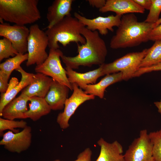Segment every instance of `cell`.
<instances>
[{
	"mask_svg": "<svg viewBox=\"0 0 161 161\" xmlns=\"http://www.w3.org/2000/svg\"><path fill=\"white\" fill-rule=\"evenodd\" d=\"M81 34L86 39L85 44L77 45L78 55L74 57L63 55L61 57L66 67L72 69L80 66L90 67L104 64L107 54V49L104 40L97 31H92L85 27Z\"/></svg>",
	"mask_w": 161,
	"mask_h": 161,
	"instance_id": "6da1fadb",
	"label": "cell"
},
{
	"mask_svg": "<svg viewBox=\"0 0 161 161\" xmlns=\"http://www.w3.org/2000/svg\"><path fill=\"white\" fill-rule=\"evenodd\" d=\"M111 38L110 47L114 49L136 47L149 41L154 24L139 22L133 13L122 16L120 25Z\"/></svg>",
	"mask_w": 161,
	"mask_h": 161,
	"instance_id": "7a4b0ae2",
	"label": "cell"
},
{
	"mask_svg": "<svg viewBox=\"0 0 161 161\" xmlns=\"http://www.w3.org/2000/svg\"><path fill=\"white\" fill-rule=\"evenodd\" d=\"M38 0H0V21L25 25L41 18Z\"/></svg>",
	"mask_w": 161,
	"mask_h": 161,
	"instance_id": "3957f363",
	"label": "cell"
},
{
	"mask_svg": "<svg viewBox=\"0 0 161 161\" xmlns=\"http://www.w3.org/2000/svg\"><path fill=\"white\" fill-rule=\"evenodd\" d=\"M85 27L75 17H65L45 32L49 40L48 47L50 49H58V42L64 47L72 42L85 44L86 39L81 33Z\"/></svg>",
	"mask_w": 161,
	"mask_h": 161,
	"instance_id": "277c9868",
	"label": "cell"
},
{
	"mask_svg": "<svg viewBox=\"0 0 161 161\" xmlns=\"http://www.w3.org/2000/svg\"><path fill=\"white\" fill-rule=\"evenodd\" d=\"M27 40L28 59L26 63L27 66L36 64L37 65L42 64L47 58L48 55L46 49L48 46L47 35L35 24L30 26Z\"/></svg>",
	"mask_w": 161,
	"mask_h": 161,
	"instance_id": "5b68a950",
	"label": "cell"
},
{
	"mask_svg": "<svg viewBox=\"0 0 161 161\" xmlns=\"http://www.w3.org/2000/svg\"><path fill=\"white\" fill-rule=\"evenodd\" d=\"M147 49L140 52H130L113 62L102 65L103 75L121 72L123 80H127L133 76L146 54Z\"/></svg>",
	"mask_w": 161,
	"mask_h": 161,
	"instance_id": "8992f818",
	"label": "cell"
},
{
	"mask_svg": "<svg viewBox=\"0 0 161 161\" xmlns=\"http://www.w3.org/2000/svg\"><path fill=\"white\" fill-rule=\"evenodd\" d=\"M63 55L59 49H50L47 58L42 64L37 65L35 70L37 73L51 77L54 80L67 86L72 90V84L69 81L66 70L61 64L60 58Z\"/></svg>",
	"mask_w": 161,
	"mask_h": 161,
	"instance_id": "52a82bcc",
	"label": "cell"
},
{
	"mask_svg": "<svg viewBox=\"0 0 161 161\" xmlns=\"http://www.w3.org/2000/svg\"><path fill=\"white\" fill-rule=\"evenodd\" d=\"M123 155L124 161H153L152 144L146 129L140 131Z\"/></svg>",
	"mask_w": 161,
	"mask_h": 161,
	"instance_id": "ba28073f",
	"label": "cell"
},
{
	"mask_svg": "<svg viewBox=\"0 0 161 161\" xmlns=\"http://www.w3.org/2000/svg\"><path fill=\"white\" fill-rule=\"evenodd\" d=\"M73 92L66 100L63 112L59 113L56 121L62 129H67L69 126V120L78 107L87 100H93L95 96L85 93L76 83L72 84Z\"/></svg>",
	"mask_w": 161,
	"mask_h": 161,
	"instance_id": "9c48e42d",
	"label": "cell"
},
{
	"mask_svg": "<svg viewBox=\"0 0 161 161\" xmlns=\"http://www.w3.org/2000/svg\"><path fill=\"white\" fill-rule=\"evenodd\" d=\"M29 32V29L25 25H11L4 23L0 24V36L9 40L19 53L24 54L27 51Z\"/></svg>",
	"mask_w": 161,
	"mask_h": 161,
	"instance_id": "30bf717a",
	"label": "cell"
},
{
	"mask_svg": "<svg viewBox=\"0 0 161 161\" xmlns=\"http://www.w3.org/2000/svg\"><path fill=\"white\" fill-rule=\"evenodd\" d=\"M31 127L27 126L17 133L8 131L4 133L0 145L10 152L20 153L27 150L32 142Z\"/></svg>",
	"mask_w": 161,
	"mask_h": 161,
	"instance_id": "8fae6325",
	"label": "cell"
},
{
	"mask_svg": "<svg viewBox=\"0 0 161 161\" xmlns=\"http://www.w3.org/2000/svg\"><path fill=\"white\" fill-rule=\"evenodd\" d=\"M74 17L82 23L87 29L92 31H97L102 35H106L108 30L113 32V27H118L120 24L122 16L116 15L107 17L99 16L93 19L87 18L75 12Z\"/></svg>",
	"mask_w": 161,
	"mask_h": 161,
	"instance_id": "7c38bea8",
	"label": "cell"
},
{
	"mask_svg": "<svg viewBox=\"0 0 161 161\" xmlns=\"http://www.w3.org/2000/svg\"><path fill=\"white\" fill-rule=\"evenodd\" d=\"M69 88L53 79L49 89L45 97L51 110H61L64 108Z\"/></svg>",
	"mask_w": 161,
	"mask_h": 161,
	"instance_id": "4fadbf2b",
	"label": "cell"
},
{
	"mask_svg": "<svg viewBox=\"0 0 161 161\" xmlns=\"http://www.w3.org/2000/svg\"><path fill=\"white\" fill-rule=\"evenodd\" d=\"M52 80V78L43 74H34L31 81L22 90L21 93L30 98L34 96L45 98Z\"/></svg>",
	"mask_w": 161,
	"mask_h": 161,
	"instance_id": "5bb4252c",
	"label": "cell"
},
{
	"mask_svg": "<svg viewBox=\"0 0 161 161\" xmlns=\"http://www.w3.org/2000/svg\"><path fill=\"white\" fill-rule=\"evenodd\" d=\"M99 11L102 13L112 12L116 15L122 16L131 13L143 14L145 10L134 0H107L104 6Z\"/></svg>",
	"mask_w": 161,
	"mask_h": 161,
	"instance_id": "9a60e30c",
	"label": "cell"
},
{
	"mask_svg": "<svg viewBox=\"0 0 161 161\" xmlns=\"http://www.w3.org/2000/svg\"><path fill=\"white\" fill-rule=\"evenodd\" d=\"M30 98L21 93L8 103L0 113L4 118L10 120L26 119L25 113L29 109L27 103Z\"/></svg>",
	"mask_w": 161,
	"mask_h": 161,
	"instance_id": "2e32d148",
	"label": "cell"
},
{
	"mask_svg": "<svg viewBox=\"0 0 161 161\" xmlns=\"http://www.w3.org/2000/svg\"><path fill=\"white\" fill-rule=\"evenodd\" d=\"M73 0H55L48 8L47 18L49 24L47 28L52 27L65 17L71 16Z\"/></svg>",
	"mask_w": 161,
	"mask_h": 161,
	"instance_id": "e0dca14e",
	"label": "cell"
},
{
	"mask_svg": "<svg viewBox=\"0 0 161 161\" xmlns=\"http://www.w3.org/2000/svg\"><path fill=\"white\" fill-rule=\"evenodd\" d=\"M97 143L100 150L96 161H124L123 147L117 140L109 143L101 138Z\"/></svg>",
	"mask_w": 161,
	"mask_h": 161,
	"instance_id": "ac0fdd59",
	"label": "cell"
},
{
	"mask_svg": "<svg viewBox=\"0 0 161 161\" xmlns=\"http://www.w3.org/2000/svg\"><path fill=\"white\" fill-rule=\"evenodd\" d=\"M65 69L70 83H76L80 88L86 85L95 84L98 78L103 75L102 65L95 69L84 73L77 72L68 67Z\"/></svg>",
	"mask_w": 161,
	"mask_h": 161,
	"instance_id": "d6986e66",
	"label": "cell"
},
{
	"mask_svg": "<svg viewBox=\"0 0 161 161\" xmlns=\"http://www.w3.org/2000/svg\"><path fill=\"white\" fill-rule=\"evenodd\" d=\"M122 80L123 73L120 72L107 75L98 83L86 85L80 88L84 90L86 94L97 96L102 99L104 97L105 90L108 86Z\"/></svg>",
	"mask_w": 161,
	"mask_h": 161,
	"instance_id": "ffe728a7",
	"label": "cell"
},
{
	"mask_svg": "<svg viewBox=\"0 0 161 161\" xmlns=\"http://www.w3.org/2000/svg\"><path fill=\"white\" fill-rule=\"evenodd\" d=\"M16 70L21 74V80L19 83L9 92L1 93L0 113L1 112L4 107L15 98L18 92L29 84L32 79L34 74L26 72L21 66Z\"/></svg>",
	"mask_w": 161,
	"mask_h": 161,
	"instance_id": "44dd1931",
	"label": "cell"
},
{
	"mask_svg": "<svg viewBox=\"0 0 161 161\" xmlns=\"http://www.w3.org/2000/svg\"><path fill=\"white\" fill-rule=\"evenodd\" d=\"M29 101V109L25 113L26 118L36 121L51 112V109L44 98L34 96L30 97Z\"/></svg>",
	"mask_w": 161,
	"mask_h": 161,
	"instance_id": "7402d4cb",
	"label": "cell"
},
{
	"mask_svg": "<svg viewBox=\"0 0 161 161\" xmlns=\"http://www.w3.org/2000/svg\"><path fill=\"white\" fill-rule=\"evenodd\" d=\"M161 62V39H160L155 41L153 45L147 49L146 54L140 64L139 68L150 66Z\"/></svg>",
	"mask_w": 161,
	"mask_h": 161,
	"instance_id": "603a6c76",
	"label": "cell"
},
{
	"mask_svg": "<svg viewBox=\"0 0 161 161\" xmlns=\"http://www.w3.org/2000/svg\"><path fill=\"white\" fill-rule=\"evenodd\" d=\"M28 53L24 54L18 53L15 56L9 58L0 64V70L10 76L14 70L18 68L22 63L28 60Z\"/></svg>",
	"mask_w": 161,
	"mask_h": 161,
	"instance_id": "cb8c5ba5",
	"label": "cell"
},
{
	"mask_svg": "<svg viewBox=\"0 0 161 161\" xmlns=\"http://www.w3.org/2000/svg\"><path fill=\"white\" fill-rule=\"evenodd\" d=\"M27 123L23 120L15 121L0 118V136L2 137L4 131L7 130H9L14 133L19 132L17 128H24L27 126Z\"/></svg>",
	"mask_w": 161,
	"mask_h": 161,
	"instance_id": "d4e9b609",
	"label": "cell"
},
{
	"mask_svg": "<svg viewBox=\"0 0 161 161\" xmlns=\"http://www.w3.org/2000/svg\"><path fill=\"white\" fill-rule=\"evenodd\" d=\"M152 144L153 161H161V128L148 133Z\"/></svg>",
	"mask_w": 161,
	"mask_h": 161,
	"instance_id": "484cf974",
	"label": "cell"
},
{
	"mask_svg": "<svg viewBox=\"0 0 161 161\" xmlns=\"http://www.w3.org/2000/svg\"><path fill=\"white\" fill-rule=\"evenodd\" d=\"M18 53L14 48L12 42L4 38L0 40V61L10 56L14 57Z\"/></svg>",
	"mask_w": 161,
	"mask_h": 161,
	"instance_id": "4316f807",
	"label": "cell"
},
{
	"mask_svg": "<svg viewBox=\"0 0 161 161\" xmlns=\"http://www.w3.org/2000/svg\"><path fill=\"white\" fill-rule=\"evenodd\" d=\"M149 13L144 21L154 24L159 19L161 12V0H151Z\"/></svg>",
	"mask_w": 161,
	"mask_h": 161,
	"instance_id": "83f0119b",
	"label": "cell"
},
{
	"mask_svg": "<svg viewBox=\"0 0 161 161\" xmlns=\"http://www.w3.org/2000/svg\"><path fill=\"white\" fill-rule=\"evenodd\" d=\"M161 71V62L150 66L139 68L134 74L133 78L138 77L152 71Z\"/></svg>",
	"mask_w": 161,
	"mask_h": 161,
	"instance_id": "f1b7e54d",
	"label": "cell"
},
{
	"mask_svg": "<svg viewBox=\"0 0 161 161\" xmlns=\"http://www.w3.org/2000/svg\"><path fill=\"white\" fill-rule=\"evenodd\" d=\"M92 151L89 148H87L78 155L76 160L74 161H91ZM53 161H61L56 159Z\"/></svg>",
	"mask_w": 161,
	"mask_h": 161,
	"instance_id": "f546056e",
	"label": "cell"
},
{
	"mask_svg": "<svg viewBox=\"0 0 161 161\" xmlns=\"http://www.w3.org/2000/svg\"><path fill=\"white\" fill-rule=\"evenodd\" d=\"M10 76L0 70V92L1 93L6 92L8 84V81Z\"/></svg>",
	"mask_w": 161,
	"mask_h": 161,
	"instance_id": "4dcf8cb0",
	"label": "cell"
},
{
	"mask_svg": "<svg viewBox=\"0 0 161 161\" xmlns=\"http://www.w3.org/2000/svg\"><path fill=\"white\" fill-rule=\"evenodd\" d=\"M161 39V24L153 28L150 32L148 40L153 41Z\"/></svg>",
	"mask_w": 161,
	"mask_h": 161,
	"instance_id": "1f68e13d",
	"label": "cell"
},
{
	"mask_svg": "<svg viewBox=\"0 0 161 161\" xmlns=\"http://www.w3.org/2000/svg\"><path fill=\"white\" fill-rule=\"evenodd\" d=\"M89 4L92 6L98 8H102L105 5L106 0H88Z\"/></svg>",
	"mask_w": 161,
	"mask_h": 161,
	"instance_id": "d6a6232c",
	"label": "cell"
},
{
	"mask_svg": "<svg viewBox=\"0 0 161 161\" xmlns=\"http://www.w3.org/2000/svg\"><path fill=\"white\" fill-rule=\"evenodd\" d=\"M134 1L145 10H149L151 4V0H134Z\"/></svg>",
	"mask_w": 161,
	"mask_h": 161,
	"instance_id": "836d02e7",
	"label": "cell"
},
{
	"mask_svg": "<svg viewBox=\"0 0 161 161\" xmlns=\"http://www.w3.org/2000/svg\"><path fill=\"white\" fill-rule=\"evenodd\" d=\"M18 80L15 77H13L10 80L7 90L5 93H8L14 88L18 83Z\"/></svg>",
	"mask_w": 161,
	"mask_h": 161,
	"instance_id": "e575fe53",
	"label": "cell"
},
{
	"mask_svg": "<svg viewBox=\"0 0 161 161\" xmlns=\"http://www.w3.org/2000/svg\"><path fill=\"white\" fill-rule=\"evenodd\" d=\"M155 106L158 109V112L161 114V100L160 101H156L154 103Z\"/></svg>",
	"mask_w": 161,
	"mask_h": 161,
	"instance_id": "d590c367",
	"label": "cell"
},
{
	"mask_svg": "<svg viewBox=\"0 0 161 161\" xmlns=\"http://www.w3.org/2000/svg\"><path fill=\"white\" fill-rule=\"evenodd\" d=\"M161 24V18H160L158 21L154 24V28Z\"/></svg>",
	"mask_w": 161,
	"mask_h": 161,
	"instance_id": "8d00e7d4",
	"label": "cell"
}]
</instances>
